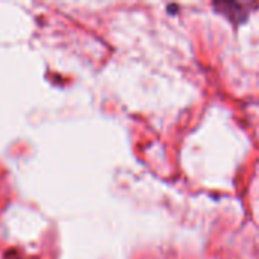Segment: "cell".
Returning <instances> with one entry per match:
<instances>
[{"mask_svg":"<svg viewBox=\"0 0 259 259\" xmlns=\"http://www.w3.org/2000/svg\"><path fill=\"white\" fill-rule=\"evenodd\" d=\"M250 3L243 2H229V0H220L212 2V8L217 11V14L228 18L234 26H241L247 21L250 15Z\"/></svg>","mask_w":259,"mask_h":259,"instance_id":"obj_1","label":"cell"}]
</instances>
